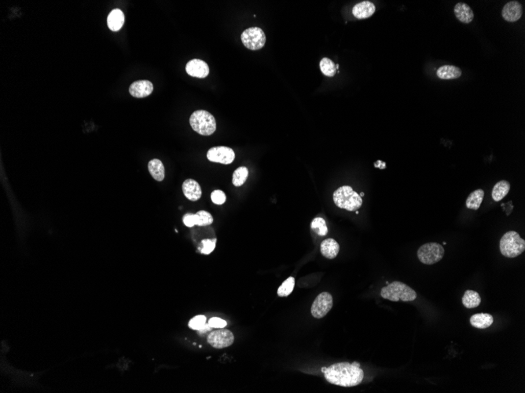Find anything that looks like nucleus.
<instances>
[{
  "instance_id": "nucleus-1",
  "label": "nucleus",
  "mask_w": 525,
  "mask_h": 393,
  "mask_svg": "<svg viewBox=\"0 0 525 393\" xmlns=\"http://www.w3.org/2000/svg\"><path fill=\"white\" fill-rule=\"evenodd\" d=\"M323 373L328 382L341 387H354L364 378V372L357 362L337 363L329 366Z\"/></svg>"
},
{
  "instance_id": "nucleus-2",
  "label": "nucleus",
  "mask_w": 525,
  "mask_h": 393,
  "mask_svg": "<svg viewBox=\"0 0 525 393\" xmlns=\"http://www.w3.org/2000/svg\"><path fill=\"white\" fill-rule=\"evenodd\" d=\"M333 201L341 209L355 211L363 205V199L351 186L345 185L336 190L333 193Z\"/></svg>"
},
{
  "instance_id": "nucleus-3",
  "label": "nucleus",
  "mask_w": 525,
  "mask_h": 393,
  "mask_svg": "<svg viewBox=\"0 0 525 393\" xmlns=\"http://www.w3.org/2000/svg\"><path fill=\"white\" fill-rule=\"evenodd\" d=\"M380 296L384 299L396 302L400 300L413 301L417 299V293L405 283L395 281L381 289Z\"/></svg>"
},
{
  "instance_id": "nucleus-4",
  "label": "nucleus",
  "mask_w": 525,
  "mask_h": 393,
  "mask_svg": "<svg viewBox=\"0 0 525 393\" xmlns=\"http://www.w3.org/2000/svg\"><path fill=\"white\" fill-rule=\"evenodd\" d=\"M501 254L509 258H514L525 251V239L515 231H507L500 240Z\"/></svg>"
},
{
  "instance_id": "nucleus-5",
  "label": "nucleus",
  "mask_w": 525,
  "mask_h": 393,
  "mask_svg": "<svg viewBox=\"0 0 525 393\" xmlns=\"http://www.w3.org/2000/svg\"><path fill=\"white\" fill-rule=\"evenodd\" d=\"M190 126L194 131L203 136H209L216 130L214 116L205 110H198L190 116Z\"/></svg>"
},
{
  "instance_id": "nucleus-6",
  "label": "nucleus",
  "mask_w": 525,
  "mask_h": 393,
  "mask_svg": "<svg viewBox=\"0 0 525 393\" xmlns=\"http://www.w3.org/2000/svg\"><path fill=\"white\" fill-rule=\"evenodd\" d=\"M444 248L438 243H428L418 249V257L425 265H432L442 260Z\"/></svg>"
},
{
  "instance_id": "nucleus-7",
  "label": "nucleus",
  "mask_w": 525,
  "mask_h": 393,
  "mask_svg": "<svg viewBox=\"0 0 525 393\" xmlns=\"http://www.w3.org/2000/svg\"><path fill=\"white\" fill-rule=\"evenodd\" d=\"M242 44L251 50H257L264 47L266 43V36L264 31L257 27L248 28L242 32Z\"/></svg>"
},
{
  "instance_id": "nucleus-8",
  "label": "nucleus",
  "mask_w": 525,
  "mask_h": 393,
  "mask_svg": "<svg viewBox=\"0 0 525 393\" xmlns=\"http://www.w3.org/2000/svg\"><path fill=\"white\" fill-rule=\"evenodd\" d=\"M333 307V297L328 292L318 295L311 305V315L315 319L323 318L328 314Z\"/></svg>"
},
{
  "instance_id": "nucleus-9",
  "label": "nucleus",
  "mask_w": 525,
  "mask_h": 393,
  "mask_svg": "<svg viewBox=\"0 0 525 393\" xmlns=\"http://www.w3.org/2000/svg\"><path fill=\"white\" fill-rule=\"evenodd\" d=\"M207 342L215 348H227L234 343V334L230 330L221 328L208 334Z\"/></svg>"
},
{
  "instance_id": "nucleus-10",
  "label": "nucleus",
  "mask_w": 525,
  "mask_h": 393,
  "mask_svg": "<svg viewBox=\"0 0 525 393\" xmlns=\"http://www.w3.org/2000/svg\"><path fill=\"white\" fill-rule=\"evenodd\" d=\"M207 158L211 162L227 165L234 161L235 153L233 149L229 147H213L207 152Z\"/></svg>"
},
{
  "instance_id": "nucleus-11",
  "label": "nucleus",
  "mask_w": 525,
  "mask_h": 393,
  "mask_svg": "<svg viewBox=\"0 0 525 393\" xmlns=\"http://www.w3.org/2000/svg\"><path fill=\"white\" fill-rule=\"evenodd\" d=\"M186 71L190 76L204 79L209 74V67L202 60L193 59L186 64Z\"/></svg>"
},
{
  "instance_id": "nucleus-12",
  "label": "nucleus",
  "mask_w": 525,
  "mask_h": 393,
  "mask_svg": "<svg viewBox=\"0 0 525 393\" xmlns=\"http://www.w3.org/2000/svg\"><path fill=\"white\" fill-rule=\"evenodd\" d=\"M153 91V83L149 80H139L131 83L129 87V93L137 98L148 97Z\"/></svg>"
},
{
  "instance_id": "nucleus-13",
  "label": "nucleus",
  "mask_w": 525,
  "mask_h": 393,
  "mask_svg": "<svg viewBox=\"0 0 525 393\" xmlns=\"http://www.w3.org/2000/svg\"><path fill=\"white\" fill-rule=\"evenodd\" d=\"M522 6L517 1H511L504 6L501 16L508 22H515L521 19L522 16Z\"/></svg>"
},
{
  "instance_id": "nucleus-14",
  "label": "nucleus",
  "mask_w": 525,
  "mask_h": 393,
  "mask_svg": "<svg viewBox=\"0 0 525 393\" xmlns=\"http://www.w3.org/2000/svg\"><path fill=\"white\" fill-rule=\"evenodd\" d=\"M182 192L188 200L198 201L201 197L200 185L194 179H187L182 184Z\"/></svg>"
},
{
  "instance_id": "nucleus-15",
  "label": "nucleus",
  "mask_w": 525,
  "mask_h": 393,
  "mask_svg": "<svg viewBox=\"0 0 525 393\" xmlns=\"http://www.w3.org/2000/svg\"><path fill=\"white\" fill-rule=\"evenodd\" d=\"M375 6L370 1H363L355 5L352 9V14L358 19H366L375 14Z\"/></svg>"
},
{
  "instance_id": "nucleus-16",
  "label": "nucleus",
  "mask_w": 525,
  "mask_h": 393,
  "mask_svg": "<svg viewBox=\"0 0 525 393\" xmlns=\"http://www.w3.org/2000/svg\"><path fill=\"white\" fill-rule=\"evenodd\" d=\"M454 11L457 19L464 24H470V22L474 20V11L469 5L464 2H459L456 4Z\"/></svg>"
},
{
  "instance_id": "nucleus-17",
  "label": "nucleus",
  "mask_w": 525,
  "mask_h": 393,
  "mask_svg": "<svg viewBox=\"0 0 525 393\" xmlns=\"http://www.w3.org/2000/svg\"><path fill=\"white\" fill-rule=\"evenodd\" d=\"M125 21V14L122 12V10L120 9H114L109 13V16H108V27L113 32H117L123 27Z\"/></svg>"
},
{
  "instance_id": "nucleus-18",
  "label": "nucleus",
  "mask_w": 525,
  "mask_h": 393,
  "mask_svg": "<svg viewBox=\"0 0 525 393\" xmlns=\"http://www.w3.org/2000/svg\"><path fill=\"white\" fill-rule=\"evenodd\" d=\"M320 251L325 258L334 259L339 253L340 246L335 239H326L322 242Z\"/></svg>"
},
{
  "instance_id": "nucleus-19",
  "label": "nucleus",
  "mask_w": 525,
  "mask_h": 393,
  "mask_svg": "<svg viewBox=\"0 0 525 393\" xmlns=\"http://www.w3.org/2000/svg\"><path fill=\"white\" fill-rule=\"evenodd\" d=\"M494 322L493 316L488 313H477L470 318L472 326L477 329H486L492 326Z\"/></svg>"
},
{
  "instance_id": "nucleus-20",
  "label": "nucleus",
  "mask_w": 525,
  "mask_h": 393,
  "mask_svg": "<svg viewBox=\"0 0 525 393\" xmlns=\"http://www.w3.org/2000/svg\"><path fill=\"white\" fill-rule=\"evenodd\" d=\"M462 70L454 66H444L437 70L436 75L440 79H456L462 75Z\"/></svg>"
},
{
  "instance_id": "nucleus-21",
  "label": "nucleus",
  "mask_w": 525,
  "mask_h": 393,
  "mask_svg": "<svg viewBox=\"0 0 525 393\" xmlns=\"http://www.w3.org/2000/svg\"><path fill=\"white\" fill-rule=\"evenodd\" d=\"M148 169L151 175L157 182H162L165 178V166L161 160L154 159L150 161Z\"/></svg>"
},
{
  "instance_id": "nucleus-22",
  "label": "nucleus",
  "mask_w": 525,
  "mask_h": 393,
  "mask_svg": "<svg viewBox=\"0 0 525 393\" xmlns=\"http://www.w3.org/2000/svg\"><path fill=\"white\" fill-rule=\"evenodd\" d=\"M484 191L483 189H476L470 193L466 200V208L468 209L477 210L484 200Z\"/></svg>"
},
{
  "instance_id": "nucleus-23",
  "label": "nucleus",
  "mask_w": 525,
  "mask_h": 393,
  "mask_svg": "<svg viewBox=\"0 0 525 393\" xmlns=\"http://www.w3.org/2000/svg\"><path fill=\"white\" fill-rule=\"evenodd\" d=\"M510 184L507 181L502 180L496 183L492 189V198L496 202L501 201L509 193Z\"/></svg>"
},
{
  "instance_id": "nucleus-24",
  "label": "nucleus",
  "mask_w": 525,
  "mask_h": 393,
  "mask_svg": "<svg viewBox=\"0 0 525 393\" xmlns=\"http://www.w3.org/2000/svg\"><path fill=\"white\" fill-rule=\"evenodd\" d=\"M481 298L479 293L474 291H466L462 297V304L467 308H474L480 305Z\"/></svg>"
},
{
  "instance_id": "nucleus-25",
  "label": "nucleus",
  "mask_w": 525,
  "mask_h": 393,
  "mask_svg": "<svg viewBox=\"0 0 525 393\" xmlns=\"http://www.w3.org/2000/svg\"><path fill=\"white\" fill-rule=\"evenodd\" d=\"M339 66H336L329 58H325L322 59L320 62V69L325 76L333 77L337 72V69Z\"/></svg>"
},
{
  "instance_id": "nucleus-26",
  "label": "nucleus",
  "mask_w": 525,
  "mask_h": 393,
  "mask_svg": "<svg viewBox=\"0 0 525 393\" xmlns=\"http://www.w3.org/2000/svg\"><path fill=\"white\" fill-rule=\"evenodd\" d=\"M249 176V170L246 166H241L235 170L233 174L232 182L236 187L244 185Z\"/></svg>"
},
{
  "instance_id": "nucleus-27",
  "label": "nucleus",
  "mask_w": 525,
  "mask_h": 393,
  "mask_svg": "<svg viewBox=\"0 0 525 393\" xmlns=\"http://www.w3.org/2000/svg\"><path fill=\"white\" fill-rule=\"evenodd\" d=\"M294 287H295V278L294 277H289L287 279L284 281L277 290V295L281 298L289 296L294 291Z\"/></svg>"
},
{
  "instance_id": "nucleus-28",
  "label": "nucleus",
  "mask_w": 525,
  "mask_h": 393,
  "mask_svg": "<svg viewBox=\"0 0 525 393\" xmlns=\"http://www.w3.org/2000/svg\"><path fill=\"white\" fill-rule=\"evenodd\" d=\"M311 228L315 233L320 236H324L328 233L326 223H325V220L322 217H316L311 221Z\"/></svg>"
},
{
  "instance_id": "nucleus-29",
  "label": "nucleus",
  "mask_w": 525,
  "mask_h": 393,
  "mask_svg": "<svg viewBox=\"0 0 525 393\" xmlns=\"http://www.w3.org/2000/svg\"><path fill=\"white\" fill-rule=\"evenodd\" d=\"M197 226H209L213 222L212 214L204 210H200L196 213Z\"/></svg>"
},
{
  "instance_id": "nucleus-30",
  "label": "nucleus",
  "mask_w": 525,
  "mask_h": 393,
  "mask_svg": "<svg viewBox=\"0 0 525 393\" xmlns=\"http://www.w3.org/2000/svg\"><path fill=\"white\" fill-rule=\"evenodd\" d=\"M216 239H204L201 242V247H200V253L203 254H209L212 253V251H214L215 247H216Z\"/></svg>"
},
{
  "instance_id": "nucleus-31",
  "label": "nucleus",
  "mask_w": 525,
  "mask_h": 393,
  "mask_svg": "<svg viewBox=\"0 0 525 393\" xmlns=\"http://www.w3.org/2000/svg\"><path fill=\"white\" fill-rule=\"evenodd\" d=\"M205 324H206V317L200 315V316H195L192 320H190L188 326L192 330H199Z\"/></svg>"
},
{
  "instance_id": "nucleus-32",
  "label": "nucleus",
  "mask_w": 525,
  "mask_h": 393,
  "mask_svg": "<svg viewBox=\"0 0 525 393\" xmlns=\"http://www.w3.org/2000/svg\"><path fill=\"white\" fill-rule=\"evenodd\" d=\"M211 199L215 204L222 205L226 202V195L221 190H215L211 194Z\"/></svg>"
},
{
  "instance_id": "nucleus-33",
  "label": "nucleus",
  "mask_w": 525,
  "mask_h": 393,
  "mask_svg": "<svg viewBox=\"0 0 525 393\" xmlns=\"http://www.w3.org/2000/svg\"><path fill=\"white\" fill-rule=\"evenodd\" d=\"M182 221H183L185 226H187V227H194V226H197L196 214L186 213L183 216Z\"/></svg>"
},
{
  "instance_id": "nucleus-34",
  "label": "nucleus",
  "mask_w": 525,
  "mask_h": 393,
  "mask_svg": "<svg viewBox=\"0 0 525 393\" xmlns=\"http://www.w3.org/2000/svg\"><path fill=\"white\" fill-rule=\"evenodd\" d=\"M213 328H224L226 326V322L225 320H222V319L218 318V317H213L211 318L208 323Z\"/></svg>"
},
{
  "instance_id": "nucleus-35",
  "label": "nucleus",
  "mask_w": 525,
  "mask_h": 393,
  "mask_svg": "<svg viewBox=\"0 0 525 393\" xmlns=\"http://www.w3.org/2000/svg\"><path fill=\"white\" fill-rule=\"evenodd\" d=\"M212 329H213V327H212L209 324H205L202 327L200 328V329H199V330H197V331H198V334H199V335L204 336L206 335L209 332L212 331Z\"/></svg>"
},
{
  "instance_id": "nucleus-36",
  "label": "nucleus",
  "mask_w": 525,
  "mask_h": 393,
  "mask_svg": "<svg viewBox=\"0 0 525 393\" xmlns=\"http://www.w3.org/2000/svg\"><path fill=\"white\" fill-rule=\"evenodd\" d=\"M378 162L380 163V165L375 166V167H379L380 169H385V168L386 167V166H385V165H386L385 162H382V161H380V160H378Z\"/></svg>"
},
{
  "instance_id": "nucleus-37",
  "label": "nucleus",
  "mask_w": 525,
  "mask_h": 393,
  "mask_svg": "<svg viewBox=\"0 0 525 393\" xmlns=\"http://www.w3.org/2000/svg\"><path fill=\"white\" fill-rule=\"evenodd\" d=\"M364 192H361V193L359 194V196H360L361 197H363V196H364Z\"/></svg>"
},
{
  "instance_id": "nucleus-38",
  "label": "nucleus",
  "mask_w": 525,
  "mask_h": 393,
  "mask_svg": "<svg viewBox=\"0 0 525 393\" xmlns=\"http://www.w3.org/2000/svg\"><path fill=\"white\" fill-rule=\"evenodd\" d=\"M325 369H326V368H322V371H323V372L325 371Z\"/></svg>"
},
{
  "instance_id": "nucleus-39",
  "label": "nucleus",
  "mask_w": 525,
  "mask_h": 393,
  "mask_svg": "<svg viewBox=\"0 0 525 393\" xmlns=\"http://www.w3.org/2000/svg\"><path fill=\"white\" fill-rule=\"evenodd\" d=\"M355 213H356V214H358V213H359V211H358V210H356V211H355Z\"/></svg>"
}]
</instances>
